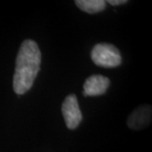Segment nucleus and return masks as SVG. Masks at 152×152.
Wrapping results in <instances>:
<instances>
[{
  "mask_svg": "<svg viewBox=\"0 0 152 152\" xmlns=\"http://www.w3.org/2000/svg\"><path fill=\"white\" fill-rule=\"evenodd\" d=\"M41 62L42 53L37 43L31 39L25 40L17 54L13 78V89L17 95H23L32 87Z\"/></svg>",
  "mask_w": 152,
  "mask_h": 152,
  "instance_id": "nucleus-1",
  "label": "nucleus"
},
{
  "mask_svg": "<svg viewBox=\"0 0 152 152\" xmlns=\"http://www.w3.org/2000/svg\"><path fill=\"white\" fill-rule=\"evenodd\" d=\"M91 57L96 65L103 68H115L121 64L119 50L110 43H98L93 47Z\"/></svg>",
  "mask_w": 152,
  "mask_h": 152,
  "instance_id": "nucleus-2",
  "label": "nucleus"
},
{
  "mask_svg": "<svg viewBox=\"0 0 152 152\" xmlns=\"http://www.w3.org/2000/svg\"><path fill=\"white\" fill-rule=\"evenodd\" d=\"M62 114L66 126L69 129H75L82 121V113L78 99L75 94H70L62 104Z\"/></svg>",
  "mask_w": 152,
  "mask_h": 152,
  "instance_id": "nucleus-3",
  "label": "nucleus"
},
{
  "mask_svg": "<svg viewBox=\"0 0 152 152\" xmlns=\"http://www.w3.org/2000/svg\"><path fill=\"white\" fill-rule=\"evenodd\" d=\"M152 110L151 105H142L140 106L129 116L127 120V124L129 128L134 130H140L151 122Z\"/></svg>",
  "mask_w": 152,
  "mask_h": 152,
  "instance_id": "nucleus-4",
  "label": "nucleus"
},
{
  "mask_svg": "<svg viewBox=\"0 0 152 152\" xmlns=\"http://www.w3.org/2000/svg\"><path fill=\"white\" fill-rule=\"evenodd\" d=\"M110 86V80L107 77L101 75H94L86 79L84 83V91L85 96H102L107 92Z\"/></svg>",
  "mask_w": 152,
  "mask_h": 152,
  "instance_id": "nucleus-5",
  "label": "nucleus"
},
{
  "mask_svg": "<svg viewBox=\"0 0 152 152\" xmlns=\"http://www.w3.org/2000/svg\"><path fill=\"white\" fill-rule=\"evenodd\" d=\"M76 6L88 14H96L103 11L107 6V2L104 0H76Z\"/></svg>",
  "mask_w": 152,
  "mask_h": 152,
  "instance_id": "nucleus-6",
  "label": "nucleus"
},
{
  "mask_svg": "<svg viewBox=\"0 0 152 152\" xmlns=\"http://www.w3.org/2000/svg\"><path fill=\"white\" fill-rule=\"evenodd\" d=\"M107 3H108L109 4L113 6H117L127 4L128 1L127 0H108V1H107Z\"/></svg>",
  "mask_w": 152,
  "mask_h": 152,
  "instance_id": "nucleus-7",
  "label": "nucleus"
}]
</instances>
